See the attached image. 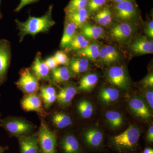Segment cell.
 <instances>
[{"instance_id": "6da1fadb", "label": "cell", "mask_w": 153, "mask_h": 153, "mask_svg": "<svg viewBox=\"0 0 153 153\" xmlns=\"http://www.w3.org/2000/svg\"><path fill=\"white\" fill-rule=\"evenodd\" d=\"M52 10L53 5H51L45 14L41 17L32 16L30 14L29 18L25 22L16 19L15 23L19 31V42H22L28 35L35 37L39 33L48 32L55 24L52 19Z\"/></svg>"}, {"instance_id": "7a4b0ae2", "label": "cell", "mask_w": 153, "mask_h": 153, "mask_svg": "<svg viewBox=\"0 0 153 153\" xmlns=\"http://www.w3.org/2000/svg\"><path fill=\"white\" fill-rule=\"evenodd\" d=\"M139 128L134 125H131L121 134L113 137L111 144L118 151L128 152L133 149L137 145L140 136Z\"/></svg>"}, {"instance_id": "3957f363", "label": "cell", "mask_w": 153, "mask_h": 153, "mask_svg": "<svg viewBox=\"0 0 153 153\" xmlns=\"http://www.w3.org/2000/svg\"><path fill=\"white\" fill-rule=\"evenodd\" d=\"M0 126L2 127L12 135L20 137L27 135L34 128L33 125L27 121L14 117L1 120Z\"/></svg>"}, {"instance_id": "277c9868", "label": "cell", "mask_w": 153, "mask_h": 153, "mask_svg": "<svg viewBox=\"0 0 153 153\" xmlns=\"http://www.w3.org/2000/svg\"><path fill=\"white\" fill-rule=\"evenodd\" d=\"M38 139L41 153H57L56 135L44 121L41 122Z\"/></svg>"}, {"instance_id": "5b68a950", "label": "cell", "mask_w": 153, "mask_h": 153, "mask_svg": "<svg viewBox=\"0 0 153 153\" xmlns=\"http://www.w3.org/2000/svg\"><path fill=\"white\" fill-rule=\"evenodd\" d=\"M16 84L23 92L27 94L36 93L40 88L38 79L29 68H23L20 71V77Z\"/></svg>"}, {"instance_id": "8992f818", "label": "cell", "mask_w": 153, "mask_h": 153, "mask_svg": "<svg viewBox=\"0 0 153 153\" xmlns=\"http://www.w3.org/2000/svg\"><path fill=\"white\" fill-rule=\"evenodd\" d=\"M11 59V43L6 39H0V86L7 80Z\"/></svg>"}, {"instance_id": "52a82bcc", "label": "cell", "mask_w": 153, "mask_h": 153, "mask_svg": "<svg viewBox=\"0 0 153 153\" xmlns=\"http://www.w3.org/2000/svg\"><path fill=\"white\" fill-rule=\"evenodd\" d=\"M107 81L114 86L123 89H127L129 85V80L125 68L121 66H113L105 73Z\"/></svg>"}, {"instance_id": "ba28073f", "label": "cell", "mask_w": 153, "mask_h": 153, "mask_svg": "<svg viewBox=\"0 0 153 153\" xmlns=\"http://www.w3.org/2000/svg\"><path fill=\"white\" fill-rule=\"evenodd\" d=\"M114 10L116 18L123 22H131L137 15L136 8L131 1L114 3Z\"/></svg>"}, {"instance_id": "9c48e42d", "label": "cell", "mask_w": 153, "mask_h": 153, "mask_svg": "<svg viewBox=\"0 0 153 153\" xmlns=\"http://www.w3.org/2000/svg\"><path fill=\"white\" fill-rule=\"evenodd\" d=\"M134 27L128 22L116 23L112 26L109 35L113 40L119 42H124L130 38L134 33Z\"/></svg>"}, {"instance_id": "30bf717a", "label": "cell", "mask_w": 153, "mask_h": 153, "mask_svg": "<svg viewBox=\"0 0 153 153\" xmlns=\"http://www.w3.org/2000/svg\"><path fill=\"white\" fill-rule=\"evenodd\" d=\"M130 109L138 117L144 120L149 119L152 116L147 104L139 97L134 96L128 102Z\"/></svg>"}, {"instance_id": "8fae6325", "label": "cell", "mask_w": 153, "mask_h": 153, "mask_svg": "<svg viewBox=\"0 0 153 153\" xmlns=\"http://www.w3.org/2000/svg\"><path fill=\"white\" fill-rule=\"evenodd\" d=\"M30 69L38 80L51 81L50 69L43 60L41 52H37Z\"/></svg>"}, {"instance_id": "7c38bea8", "label": "cell", "mask_w": 153, "mask_h": 153, "mask_svg": "<svg viewBox=\"0 0 153 153\" xmlns=\"http://www.w3.org/2000/svg\"><path fill=\"white\" fill-rule=\"evenodd\" d=\"M129 48L132 52L137 55L152 54L153 41L144 36H140L132 42Z\"/></svg>"}, {"instance_id": "4fadbf2b", "label": "cell", "mask_w": 153, "mask_h": 153, "mask_svg": "<svg viewBox=\"0 0 153 153\" xmlns=\"http://www.w3.org/2000/svg\"><path fill=\"white\" fill-rule=\"evenodd\" d=\"M19 143L21 153H41L38 139L34 136L20 137Z\"/></svg>"}, {"instance_id": "5bb4252c", "label": "cell", "mask_w": 153, "mask_h": 153, "mask_svg": "<svg viewBox=\"0 0 153 153\" xmlns=\"http://www.w3.org/2000/svg\"><path fill=\"white\" fill-rule=\"evenodd\" d=\"M21 103L22 108L26 111H34L40 113L43 112L41 98L36 93L25 96Z\"/></svg>"}, {"instance_id": "9a60e30c", "label": "cell", "mask_w": 153, "mask_h": 153, "mask_svg": "<svg viewBox=\"0 0 153 153\" xmlns=\"http://www.w3.org/2000/svg\"><path fill=\"white\" fill-rule=\"evenodd\" d=\"M120 58V55L117 49L113 46H104L100 50V61L102 64H108L117 62Z\"/></svg>"}, {"instance_id": "2e32d148", "label": "cell", "mask_w": 153, "mask_h": 153, "mask_svg": "<svg viewBox=\"0 0 153 153\" xmlns=\"http://www.w3.org/2000/svg\"><path fill=\"white\" fill-rule=\"evenodd\" d=\"M77 88L72 84H68L60 89L57 94V100L62 106H68L77 93Z\"/></svg>"}, {"instance_id": "e0dca14e", "label": "cell", "mask_w": 153, "mask_h": 153, "mask_svg": "<svg viewBox=\"0 0 153 153\" xmlns=\"http://www.w3.org/2000/svg\"><path fill=\"white\" fill-rule=\"evenodd\" d=\"M83 138L86 144L91 147L100 146L103 140V134L97 128L88 129L83 134Z\"/></svg>"}, {"instance_id": "ac0fdd59", "label": "cell", "mask_w": 153, "mask_h": 153, "mask_svg": "<svg viewBox=\"0 0 153 153\" xmlns=\"http://www.w3.org/2000/svg\"><path fill=\"white\" fill-rule=\"evenodd\" d=\"M61 149L63 153H80L81 147L74 135L68 134L61 140Z\"/></svg>"}, {"instance_id": "d6986e66", "label": "cell", "mask_w": 153, "mask_h": 153, "mask_svg": "<svg viewBox=\"0 0 153 153\" xmlns=\"http://www.w3.org/2000/svg\"><path fill=\"white\" fill-rule=\"evenodd\" d=\"M89 61L84 57H75L69 60L66 66L74 75L79 74L87 71L89 67Z\"/></svg>"}, {"instance_id": "ffe728a7", "label": "cell", "mask_w": 153, "mask_h": 153, "mask_svg": "<svg viewBox=\"0 0 153 153\" xmlns=\"http://www.w3.org/2000/svg\"><path fill=\"white\" fill-rule=\"evenodd\" d=\"M76 26L66 19L64 32L60 41V47L63 49L68 48L76 34Z\"/></svg>"}, {"instance_id": "44dd1931", "label": "cell", "mask_w": 153, "mask_h": 153, "mask_svg": "<svg viewBox=\"0 0 153 153\" xmlns=\"http://www.w3.org/2000/svg\"><path fill=\"white\" fill-rule=\"evenodd\" d=\"M89 16L87 9L84 8L66 14V19L73 23L76 27L81 28L86 24Z\"/></svg>"}, {"instance_id": "7402d4cb", "label": "cell", "mask_w": 153, "mask_h": 153, "mask_svg": "<svg viewBox=\"0 0 153 153\" xmlns=\"http://www.w3.org/2000/svg\"><path fill=\"white\" fill-rule=\"evenodd\" d=\"M74 76L67 66L57 67L52 70L51 81L57 84L63 83L67 82Z\"/></svg>"}, {"instance_id": "603a6c76", "label": "cell", "mask_w": 153, "mask_h": 153, "mask_svg": "<svg viewBox=\"0 0 153 153\" xmlns=\"http://www.w3.org/2000/svg\"><path fill=\"white\" fill-rule=\"evenodd\" d=\"M81 34L88 39L97 40L103 37L104 31L99 26L85 24L81 28Z\"/></svg>"}, {"instance_id": "cb8c5ba5", "label": "cell", "mask_w": 153, "mask_h": 153, "mask_svg": "<svg viewBox=\"0 0 153 153\" xmlns=\"http://www.w3.org/2000/svg\"><path fill=\"white\" fill-rule=\"evenodd\" d=\"M98 77L95 73H88L82 76L79 82L77 90L89 92L93 89L98 82Z\"/></svg>"}, {"instance_id": "d4e9b609", "label": "cell", "mask_w": 153, "mask_h": 153, "mask_svg": "<svg viewBox=\"0 0 153 153\" xmlns=\"http://www.w3.org/2000/svg\"><path fill=\"white\" fill-rule=\"evenodd\" d=\"M98 96L100 100L103 103L110 104L118 99L120 92L116 88L103 87L100 91Z\"/></svg>"}, {"instance_id": "484cf974", "label": "cell", "mask_w": 153, "mask_h": 153, "mask_svg": "<svg viewBox=\"0 0 153 153\" xmlns=\"http://www.w3.org/2000/svg\"><path fill=\"white\" fill-rule=\"evenodd\" d=\"M113 12L108 6H104L97 13L94 20L97 24L102 26H107L112 21Z\"/></svg>"}, {"instance_id": "4316f807", "label": "cell", "mask_w": 153, "mask_h": 153, "mask_svg": "<svg viewBox=\"0 0 153 153\" xmlns=\"http://www.w3.org/2000/svg\"><path fill=\"white\" fill-rule=\"evenodd\" d=\"M100 47L97 43H91L84 48L77 52L80 56L87 58L88 60L95 61L99 56Z\"/></svg>"}, {"instance_id": "83f0119b", "label": "cell", "mask_w": 153, "mask_h": 153, "mask_svg": "<svg viewBox=\"0 0 153 153\" xmlns=\"http://www.w3.org/2000/svg\"><path fill=\"white\" fill-rule=\"evenodd\" d=\"M52 123L57 128H65L72 123V119L67 114L57 112L53 115L52 118Z\"/></svg>"}, {"instance_id": "f1b7e54d", "label": "cell", "mask_w": 153, "mask_h": 153, "mask_svg": "<svg viewBox=\"0 0 153 153\" xmlns=\"http://www.w3.org/2000/svg\"><path fill=\"white\" fill-rule=\"evenodd\" d=\"M105 117L110 126L112 128L119 127L123 123V117L118 111H107L105 114Z\"/></svg>"}, {"instance_id": "f546056e", "label": "cell", "mask_w": 153, "mask_h": 153, "mask_svg": "<svg viewBox=\"0 0 153 153\" xmlns=\"http://www.w3.org/2000/svg\"><path fill=\"white\" fill-rule=\"evenodd\" d=\"M77 108L80 116L85 119L90 117L93 114L94 110L93 104L86 100L79 101L77 104Z\"/></svg>"}, {"instance_id": "4dcf8cb0", "label": "cell", "mask_w": 153, "mask_h": 153, "mask_svg": "<svg viewBox=\"0 0 153 153\" xmlns=\"http://www.w3.org/2000/svg\"><path fill=\"white\" fill-rule=\"evenodd\" d=\"M89 44V41L85 36L81 33H76L68 49L78 52L87 47Z\"/></svg>"}, {"instance_id": "1f68e13d", "label": "cell", "mask_w": 153, "mask_h": 153, "mask_svg": "<svg viewBox=\"0 0 153 153\" xmlns=\"http://www.w3.org/2000/svg\"><path fill=\"white\" fill-rule=\"evenodd\" d=\"M88 2V0H71L64 9L65 13L86 8Z\"/></svg>"}, {"instance_id": "d6a6232c", "label": "cell", "mask_w": 153, "mask_h": 153, "mask_svg": "<svg viewBox=\"0 0 153 153\" xmlns=\"http://www.w3.org/2000/svg\"><path fill=\"white\" fill-rule=\"evenodd\" d=\"M39 88L40 95L43 100H48L57 95L56 89L51 85H43Z\"/></svg>"}, {"instance_id": "836d02e7", "label": "cell", "mask_w": 153, "mask_h": 153, "mask_svg": "<svg viewBox=\"0 0 153 153\" xmlns=\"http://www.w3.org/2000/svg\"><path fill=\"white\" fill-rule=\"evenodd\" d=\"M107 0H88L87 10L89 13H96L105 6Z\"/></svg>"}, {"instance_id": "e575fe53", "label": "cell", "mask_w": 153, "mask_h": 153, "mask_svg": "<svg viewBox=\"0 0 153 153\" xmlns=\"http://www.w3.org/2000/svg\"><path fill=\"white\" fill-rule=\"evenodd\" d=\"M57 65H67L69 59L65 52L62 51H57L54 56Z\"/></svg>"}, {"instance_id": "d590c367", "label": "cell", "mask_w": 153, "mask_h": 153, "mask_svg": "<svg viewBox=\"0 0 153 153\" xmlns=\"http://www.w3.org/2000/svg\"><path fill=\"white\" fill-rule=\"evenodd\" d=\"M142 84L145 88H152L153 86V73L148 74L142 81Z\"/></svg>"}, {"instance_id": "8d00e7d4", "label": "cell", "mask_w": 153, "mask_h": 153, "mask_svg": "<svg viewBox=\"0 0 153 153\" xmlns=\"http://www.w3.org/2000/svg\"><path fill=\"white\" fill-rule=\"evenodd\" d=\"M40 0H21L20 3L17 7L15 9L14 12L16 13H18L20 12L24 7L27 5L31 4L33 3H36L39 1Z\"/></svg>"}, {"instance_id": "74e56055", "label": "cell", "mask_w": 153, "mask_h": 153, "mask_svg": "<svg viewBox=\"0 0 153 153\" xmlns=\"http://www.w3.org/2000/svg\"><path fill=\"white\" fill-rule=\"evenodd\" d=\"M44 62L50 70H53L58 66L54 56L48 57L44 60Z\"/></svg>"}, {"instance_id": "f35d334b", "label": "cell", "mask_w": 153, "mask_h": 153, "mask_svg": "<svg viewBox=\"0 0 153 153\" xmlns=\"http://www.w3.org/2000/svg\"><path fill=\"white\" fill-rule=\"evenodd\" d=\"M145 98L151 109L153 108V92L152 90L146 91L144 94Z\"/></svg>"}, {"instance_id": "ab89813d", "label": "cell", "mask_w": 153, "mask_h": 153, "mask_svg": "<svg viewBox=\"0 0 153 153\" xmlns=\"http://www.w3.org/2000/svg\"><path fill=\"white\" fill-rule=\"evenodd\" d=\"M146 34L147 35L148 37L151 38H153V21L149 22L147 25L146 27Z\"/></svg>"}, {"instance_id": "60d3db41", "label": "cell", "mask_w": 153, "mask_h": 153, "mask_svg": "<svg viewBox=\"0 0 153 153\" xmlns=\"http://www.w3.org/2000/svg\"><path fill=\"white\" fill-rule=\"evenodd\" d=\"M147 140L149 142L152 143L153 142V126H151L148 131L147 134Z\"/></svg>"}, {"instance_id": "b9f144b4", "label": "cell", "mask_w": 153, "mask_h": 153, "mask_svg": "<svg viewBox=\"0 0 153 153\" xmlns=\"http://www.w3.org/2000/svg\"><path fill=\"white\" fill-rule=\"evenodd\" d=\"M8 147L3 146H0V153H4L7 150Z\"/></svg>"}, {"instance_id": "7bdbcfd3", "label": "cell", "mask_w": 153, "mask_h": 153, "mask_svg": "<svg viewBox=\"0 0 153 153\" xmlns=\"http://www.w3.org/2000/svg\"><path fill=\"white\" fill-rule=\"evenodd\" d=\"M153 153L152 149H150V148H147L144 151L143 153Z\"/></svg>"}, {"instance_id": "ee69618b", "label": "cell", "mask_w": 153, "mask_h": 153, "mask_svg": "<svg viewBox=\"0 0 153 153\" xmlns=\"http://www.w3.org/2000/svg\"><path fill=\"white\" fill-rule=\"evenodd\" d=\"M112 1L114 2V3H117L121 2L123 1H132V0H111Z\"/></svg>"}, {"instance_id": "f6af8a7d", "label": "cell", "mask_w": 153, "mask_h": 153, "mask_svg": "<svg viewBox=\"0 0 153 153\" xmlns=\"http://www.w3.org/2000/svg\"><path fill=\"white\" fill-rule=\"evenodd\" d=\"M1 0H0V7H1ZM3 18V15L1 13V8H0V19H2Z\"/></svg>"}, {"instance_id": "bcb514c9", "label": "cell", "mask_w": 153, "mask_h": 153, "mask_svg": "<svg viewBox=\"0 0 153 153\" xmlns=\"http://www.w3.org/2000/svg\"><path fill=\"white\" fill-rule=\"evenodd\" d=\"M1 119H0V120H1Z\"/></svg>"}, {"instance_id": "7dc6e473", "label": "cell", "mask_w": 153, "mask_h": 153, "mask_svg": "<svg viewBox=\"0 0 153 153\" xmlns=\"http://www.w3.org/2000/svg\"></svg>"}]
</instances>
